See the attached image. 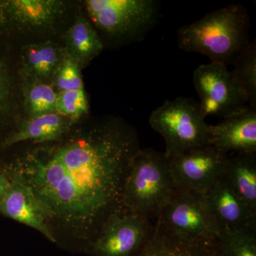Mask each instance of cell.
Segmentation results:
<instances>
[{
    "label": "cell",
    "mask_w": 256,
    "mask_h": 256,
    "mask_svg": "<svg viewBox=\"0 0 256 256\" xmlns=\"http://www.w3.org/2000/svg\"><path fill=\"white\" fill-rule=\"evenodd\" d=\"M136 130L116 118L38 144L10 166L30 188L48 222L92 242L108 218L124 213L122 193L140 150Z\"/></svg>",
    "instance_id": "obj_1"
},
{
    "label": "cell",
    "mask_w": 256,
    "mask_h": 256,
    "mask_svg": "<svg viewBox=\"0 0 256 256\" xmlns=\"http://www.w3.org/2000/svg\"><path fill=\"white\" fill-rule=\"evenodd\" d=\"M249 18L240 4L215 10L178 31L181 50L196 52L210 62L227 66L234 63L249 44Z\"/></svg>",
    "instance_id": "obj_2"
},
{
    "label": "cell",
    "mask_w": 256,
    "mask_h": 256,
    "mask_svg": "<svg viewBox=\"0 0 256 256\" xmlns=\"http://www.w3.org/2000/svg\"><path fill=\"white\" fill-rule=\"evenodd\" d=\"M175 185L165 153L140 149L133 158L124 182L122 207L126 213L156 220Z\"/></svg>",
    "instance_id": "obj_3"
},
{
    "label": "cell",
    "mask_w": 256,
    "mask_h": 256,
    "mask_svg": "<svg viewBox=\"0 0 256 256\" xmlns=\"http://www.w3.org/2000/svg\"><path fill=\"white\" fill-rule=\"evenodd\" d=\"M84 4L104 45L144 40L160 15L156 0H87Z\"/></svg>",
    "instance_id": "obj_4"
},
{
    "label": "cell",
    "mask_w": 256,
    "mask_h": 256,
    "mask_svg": "<svg viewBox=\"0 0 256 256\" xmlns=\"http://www.w3.org/2000/svg\"><path fill=\"white\" fill-rule=\"evenodd\" d=\"M198 102L180 97L153 110L149 124L164 138L168 158L207 144L208 124Z\"/></svg>",
    "instance_id": "obj_5"
},
{
    "label": "cell",
    "mask_w": 256,
    "mask_h": 256,
    "mask_svg": "<svg viewBox=\"0 0 256 256\" xmlns=\"http://www.w3.org/2000/svg\"><path fill=\"white\" fill-rule=\"evenodd\" d=\"M156 222L170 233L188 240L216 242L220 233L206 194L176 188Z\"/></svg>",
    "instance_id": "obj_6"
},
{
    "label": "cell",
    "mask_w": 256,
    "mask_h": 256,
    "mask_svg": "<svg viewBox=\"0 0 256 256\" xmlns=\"http://www.w3.org/2000/svg\"><path fill=\"white\" fill-rule=\"evenodd\" d=\"M200 108L205 117L226 118L248 104L244 92L227 66L215 62L198 66L193 76Z\"/></svg>",
    "instance_id": "obj_7"
},
{
    "label": "cell",
    "mask_w": 256,
    "mask_h": 256,
    "mask_svg": "<svg viewBox=\"0 0 256 256\" xmlns=\"http://www.w3.org/2000/svg\"><path fill=\"white\" fill-rule=\"evenodd\" d=\"M228 156L207 144L169 158L175 188L205 194L224 174Z\"/></svg>",
    "instance_id": "obj_8"
},
{
    "label": "cell",
    "mask_w": 256,
    "mask_h": 256,
    "mask_svg": "<svg viewBox=\"0 0 256 256\" xmlns=\"http://www.w3.org/2000/svg\"><path fill=\"white\" fill-rule=\"evenodd\" d=\"M156 220L133 214L110 216L90 244L97 256H133L149 238Z\"/></svg>",
    "instance_id": "obj_9"
},
{
    "label": "cell",
    "mask_w": 256,
    "mask_h": 256,
    "mask_svg": "<svg viewBox=\"0 0 256 256\" xmlns=\"http://www.w3.org/2000/svg\"><path fill=\"white\" fill-rule=\"evenodd\" d=\"M66 11L60 0H0V36L54 26Z\"/></svg>",
    "instance_id": "obj_10"
},
{
    "label": "cell",
    "mask_w": 256,
    "mask_h": 256,
    "mask_svg": "<svg viewBox=\"0 0 256 256\" xmlns=\"http://www.w3.org/2000/svg\"><path fill=\"white\" fill-rule=\"evenodd\" d=\"M3 168L9 176L10 184L0 204V213L38 230L48 240L56 242L46 213L33 192L10 164Z\"/></svg>",
    "instance_id": "obj_11"
},
{
    "label": "cell",
    "mask_w": 256,
    "mask_h": 256,
    "mask_svg": "<svg viewBox=\"0 0 256 256\" xmlns=\"http://www.w3.org/2000/svg\"><path fill=\"white\" fill-rule=\"evenodd\" d=\"M207 143L226 154L229 152L256 154V108L246 106L220 124H208Z\"/></svg>",
    "instance_id": "obj_12"
},
{
    "label": "cell",
    "mask_w": 256,
    "mask_h": 256,
    "mask_svg": "<svg viewBox=\"0 0 256 256\" xmlns=\"http://www.w3.org/2000/svg\"><path fill=\"white\" fill-rule=\"evenodd\" d=\"M205 194L220 230L224 228L256 230V212L236 193L224 174Z\"/></svg>",
    "instance_id": "obj_13"
},
{
    "label": "cell",
    "mask_w": 256,
    "mask_h": 256,
    "mask_svg": "<svg viewBox=\"0 0 256 256\" xmlns=\"http://www.w3.org/2000/svg\"><path fill=\"white\" fill-rule=\"evenodd\" d=\"M133 256H220L218 240H188L163 228L156 220L149 238Z\"/></svg>",
    "instance_id": "obj_14"
},
{
    "label": "cell",
    "mask_w": 256,
    "mask_h": 256,
    "mask_svg": "<svg viewBox=\"0 0 256 256\" xmlns=\"http://www.w3.org/2000/svg\"><path fill=\"white\" fill-rule=\"evenodd\" d=\"M73 124L72 120L57 112L28 118L4 138L1 146L8 148L25 141L36 144L56 142L70 132Z\"/></svg>",
    "instance_id": "obj_15"
},
{
    "label": "cell",
    "mask_w": 256,
    "mask_h": 256,
    "mask_svg": "<svg viewBox=\"0 0 256 256\" xmlns=\"http://www.w3.org/2000/svg\"><path fill=\"white\" fill-rule=\"evenodd\" d=\"M64 54V48L52 41L26 45L20 57V79L50 82Z\"/></svg>",
    "instance_id": "obj_16"
},
{
    "label": "cell",
    "mask_w": 256,
    "mask_h": 256,
    "mask_svg": "<svg viewBox=\"0 0 256 256\" xmlns=\"http://www.w3.org/2000/svg\"><path fill=\"white\" fill-rule=\"evenodd\" d=\"M64 48L82 68L100 54L104 45L92 23L78 16L66 32Z\"/></svg>",
    "instance_id": "obj_17"
},
{
    "label": "cell",
    "mask_w": 256,
    "mask_h": 256,
    "mask_svg": "<svg viewBox=\"0 0 256 256\" xmlns=\"http://www.w3.org/2000/svg\"><path fill=\"white\" fill-rule=\"evenodd\" d=\"M223 174L242 201L256 212V154L228 156Z\"/></svg>",
    "instance_id": "obj_18"
},
{
    "label": "cell",
    "mask_w": 256,
    "mask_h": 256,
    "mask_svg": "<svg viewBox=\"0 0 256 256\" xmlns=\"http://www.w3.org/2000/svg\"><path fill=\"white\" fill-rule=\"evenodd\" d=\"M24 107L28 118L56 112L58 94L50 82L21 80Z\"/></svg>",
    "instance_id": "obj_19"
},
{
    "label": "cell",
    "mask_w": 256,
    "mask_h": 256,
    "mask_svg": "<svg viewBox=\"0 0 256 256\" xmlns=\"http://www.w3.org/2000/svg\"><path fill=\"white\" fill-rule=\"evenodd\" d=\"M230 70L234 78L244 92L249 106L256 108V44L250 42L238 56Z\"/></svg>",
    "instance_id": "obj_20"
},
{
    "label": "cell",
    "mask_w": 256,
    "mask_h": 256,
    "mask_svg": "<svg viewBox=\"0 0 256 256\" xmlns=\"http://www.w3.org/2000/svg\"><path fill=\"white\" fill-rule=\"evenodd\" d=\"M217 240L220 256H256V230L224 228Z\"/></svg>",
    "instance_id": "obj_21"
},
{
    "label": "cell",
    "mask_w": 256,
    "mask_h": 256,
    "mask_svg": "<svg viewBox=\"0 0 256 256\" xmlns=\"http://www.w3.org/2000/svg\"><path fill=\"white\" fill-rule=\"evenodd\" d=\"M16 84L9 60L0 53V130L4 127L14 112Z\"/></svg>",
    "instance_id": "obj_22"
},
{
    "label": "cell",
    "mask_w": 256,
    "mask_h": 256,
    "mask_svg": "<svg viewBox=\"0 0 256 256\" xmlns=\"http://www.w3.org/2000/svg\"><path fill=\"white\" fill-rule=\"evenodd\" d=\"M80 70L82 67L78 63L65 53L50 84L58 94L84 88Z\"/></svg>",
    "instance_id": "obj_23"
},
{
    "label": "cell",
    "mask_w": 256,
    "mask_h": 256,
    "mask_svg": "<svg viewBox=\"0 0 256 256\" xmlns=\"http://www.w3.org/2000/svg\"><path fill=\"white\" fill-rule=\"evenodd\" d=\"M56 112L75 122L88 112V102L84 88L58 94Z\"/></svg>",
    "instance_id": "obj_24"
},
{
    "label": "cell",
    "mask_w": 256,
    "mask_h": 256,
    "mask_svg": "<svg viewBox=\"0 0 256 256\" xmlns=\"http://www.w3.org/2000/svg\"><path fill=\"white\" fill-rule=\"evenodd\" d=\"M9 184V176L6 174L4 168H0V204L4 200Z\"/></svg>",
    "instance_id": "obj_25"
}]
</instances>
